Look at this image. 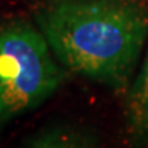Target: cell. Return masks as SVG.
<instances>
[{"label": "cell", "instance_id": "obj_1", "mask_svg": "<svg viewBox=\"0 0 148 148\" xmlns=\"http://www.w3.org/2000/svg\"><path fill=\"white\" fill-rule=\"evenodd\" d=\"M36 23L62 66L125 95L148 38V0H60Z\"/></svg>", "mask_w": 148, "mask_h": 148}, {"label": "cell", "instance_id": "obj_2", "mask_svg": "<svg viewBox=\"0 0 148 148\" xmlns=\"http://www.w3.org/2000/svg\"><path fill=\"white\" fill-rule=\"evenodd\" d=\"M42 32L27 21L0 26V129L50 98L65 80Z\"/></svg>", "mask_w": 148, "mask_h": 148}, {"label": "cell", "instance_id": "obj_3", "mask_svg": "<svg viewBox=\"0 0 148 148\" xmlns=\"http://www.w3.org/2000/svg\"><path fill=\"white\" fill-rule=\"evenodd\" d=\"M124 127L130 148H148V51L124 95Z\"/></svg>", "mask_w": 148, "mask_h": 148}, {"label": "cell", "instance_id": "obj_4", "mask_svg": "<svg viewBox=\"0 0 148 148\" xmlns=\"http://www.w3.org/2000/svg\"><path fill=\"white\" fill-rule=\"evenodd\" d=\"M26 148H98L97 139L88 130L76 125H56L42 130Z\"/></svg>", "mask_w": 148, "mask_h": 148}]
</instances>
